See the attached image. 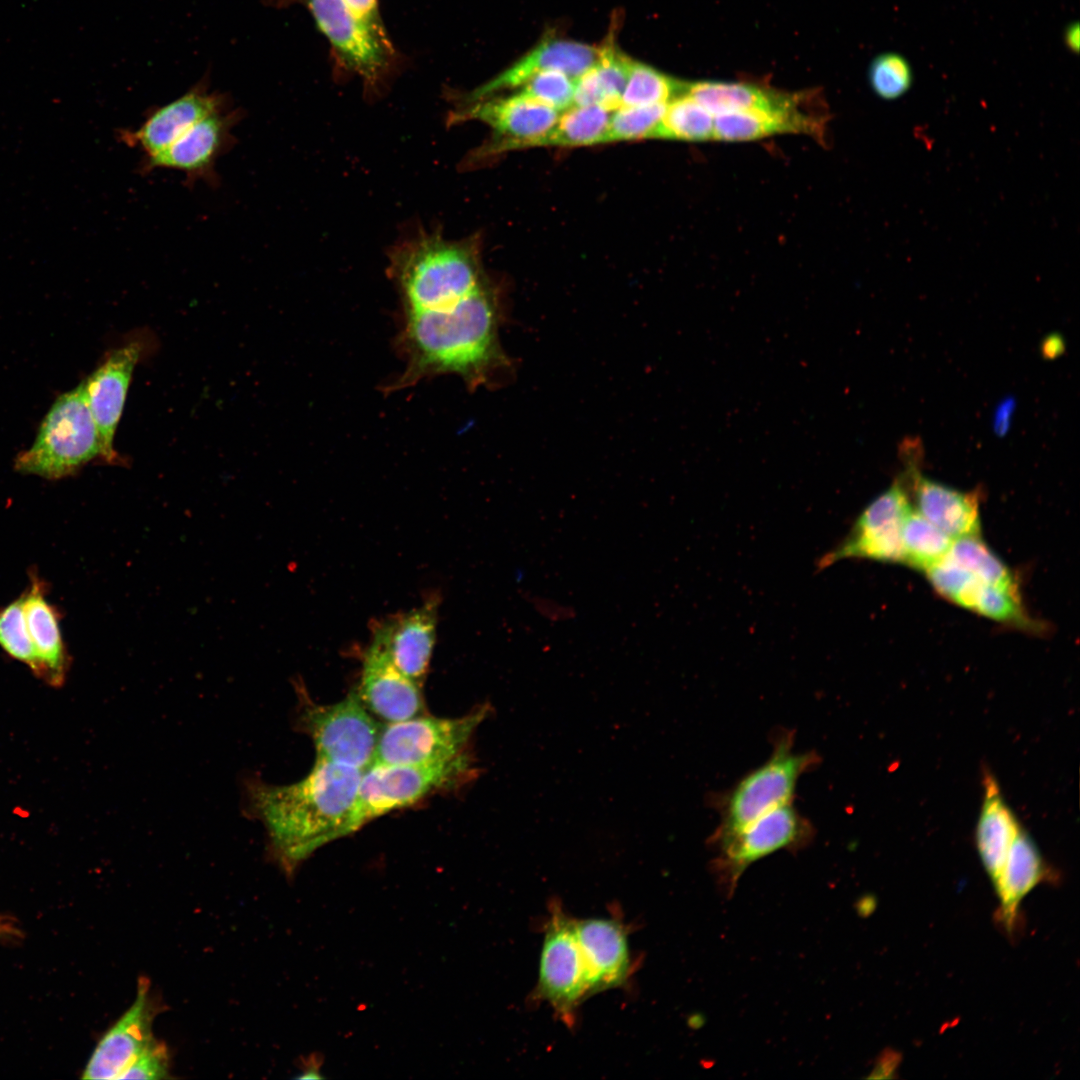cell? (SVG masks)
<instances>
[{"label": "cell", "instance_id": "6da1fadb", "mask_svg": "<svg viewBox=\"0 0 1080 1080\" xmlns=\"http://www.w3.org/2000/svg\"><path fill=\"white\" fill-rule=\"evenodd\" d=\"M498 322L497 295L488 280L449 308L403 312L396 345L405 366L385 391L444 374H456L471 387L486 383L505 361Z\"/></svg>", "mask_w": 1080, "mask_h": 1080}, {"label": "cell", "instance_id": "7a4b0ae2", "mask_svg": "<svg viewBox=\"0 0 1080 1080\" xmlns=\"http://www.w3.org/2000/svg\"><path fill=\"white\" fill-rule=\"evenodd\" d=\"M362 774L316 761L293 784L271 785L255 777L245 782L246 814L263 824L272 855L288 873L321 846L346 835Z\"/></svg>", "mask_w": 1080, "mask_h": 1080}, {"label": "cell", "instance_id": "3957f363", "mask_svg": "<svg viewBox=\"0 0 1080 1080\" xmlns=\"http://www.w3.org/2000/svg\"><path fill=\"white\" fill-rule=\"evenodd\" d=\"M387 273L399 291L403 312L449 308L478 289L484 277L479 240H448L419 231L391 249Z\"/></svg>", "mask_w": 1080, "mask_h": 1080}, {"label": "cell", "instance_id": "277c9868", "mask_svg": "<svg viewBox=\"0 0 1080 1080\" xmlns=\"http://www.w3.org/2000/svg\"><path fill=\"white\" fill-rule=\"evenodd\" d=\"M97 457H101L99 435L82 382L55 400L34 443L17 455L14 467L23 474L57 480Z\"/></svg>", "mask_w": 1080, "mask_h": 1080}, {"label": "cell", "instance_id": "5b68a950", "mask_svg": "<svg viewBox=\"0 0 1080 1080\" xmlns=\"http://www.w3.org/2000/svg\"><path fill=\"white\" fill-rule=\"evenodd\" d=\"M473 759L466 752L446 761L420 764L373 763L363 771L346 835L372 819L416 803L432 792L470 778Z\"/></svg>", "mask_w": 1080, "mask_h": 1080}, {"label": "cell", "instance_id": "8992f818", "mask_svg": "<svg viewBox=\"0 0 1080 1080\" xmlns=\"http://www.w3.org/2000/svg\"><path fill=\"white\" fill-rule=\"evenodd\" d=\"M819 761L815 752L794 749L791 732L778 735L769 758L723 796L720 823L712 840L734 834L762 815L792 803L800 777Z\"/></svg>", "mask_w": 1080, "mask_h": 1080}, {"label": "cell", "instance_id": "52a82bcc", "mask_svg": "<svg viewBox=\"0 0 1080 1080\" xmlns=\"http://www.w3.org/2000/svg\"><path fill=\"white\" fill-rule=\"evenodd\" d=\"M300 722L313 740L316 761L363 771L373 764L381 726L357 691L330 705L303 702Z\"/></svg>", "mask_w": 1080, "mask_h": 1080}, {"label": "cell", "instance_id": "ba28073f", "mask_svg": "<svg viewBox=\"0 0 1080 1080\" xmlns=\"http://www.w3.org/2000/svg\"><path fill=\"white\" fill-rule=\"evenodd\" d=\"M491 713L483 704L457 718L415 716L381 726L373 763L420 764L455 758Z\"/></svg>", "mask_w": 1080, "mask_h": 1080}, {"label": "cell", "instance_id": "9c48e42d", "mask_svg": "<svg viewBox=\"0 0 1080 1080\" xmlns=\"http://www.w3.org/2000/svg\"><path fill=\"white\" fill-rule=\"evenodd\" d=\"M807 818L792 805H782L757 818L738 832L712 840L713 868L730 894L739 877L753 862L779 850L799 849L812 839Z\"/></svg>", "mask_w": 1080, "mask_h": 1080}, {"label": "cell", "instance_id": "30bf717a", "mask_svg": "<svg viewBox=\"0 0 1080 1080\" xmlns=\"http://www.w3.org/2000/svg\"><path fill=\"white\" fill-rule=\"evenodd\" d=\"M319 31L328 39L343 65L369 88L384 78L394 56L385 30L368 24L342 0H305Z\"/></svg>", "mask_w": 1080, "mask_h": 1080}, {"label": "cell", "instance_id": "8fae6325", "mask_svg": "<svg viewBox=\"0 0 1080 1080\" xmlns=\"http://www.w3.org/2000/svg\"><path fill=\"white\" fill-rule=\"evenodd\" d=\"M536 994L566 1024L574 1023L576 1009L591 996L574 919L558 907L553 908L545 928Z\"/></svg>", "mask_w": 1080, "mask_h": 1080}, {"label": "cell", "instance_id": "7c38bea8", "mask_svg": "<svg viewBox=\"0 0 1080 1080\" xmlns=\"http://www.w3.org/2000/svg\"><path fill=\"white\" fill-rule=\"evenodd\" d=\"M912 506L903 477L877 496L858 516L847 536L817 563L825 569L844 559L902 562V526Z\"/></svg>", "mask_w": 1080, "mask_h": 1080}, {"label": "cell", "instance_id": "4fadbf2b", "mask_svg": "<svg viewBox=\"0 0 1080 1080\" xmlns=\"http://www.w3.org/2000/svg\"><path fill=\"white\" fill-rule=\"evenodd\" d=\"M559 112L519 92L508 97L488 96L462 102L449 117L450 124L464 120L486 123L493 135L473 156L483 159L506 150L536 146L557 122Z\"/></svg>", "mask_w": 1080, "mask_h": 1080}, {"label": "cell", "instance_id": "5bb4252c", "mask_svg": "<svg viewBox=\"0 0 1080 1080\" xmlns=\"http://www.w3.org/2000/svg\"><path fill=\"white\" fill-rule=\"evenodd\" d=\"M240 119L239 110L227 109L204 117L159 153L142 158L140 171L177 170L185 174L186 184L202 180L217 185L216 161L235 144L232 130Z\"/></svg>", "mask_w": 1080, "mask_h": 1080}, {"label": "cell", "instance_id": "9a60e30c", "mask_svg": "<svg viewBox=\"0 0 1080 1080\" xmlns=\"http://www.w3.org/2000/svg\"><path fill=\"white\" fill-rule=\"evenodd\" d=\"M159 1006L148 978L140 977L129 1009L106 1032L84 1070L83 1079L116 1080L156 1040L153 1022Z\"/></svg>", "mask_w": 1080, "mask_h": 1080}, {"label": "cell", "instance_id": "2e32d148", "mask_svg": "<svg viewBox=\"0 0 1080 1080\" xmlns=\"http://www.w3.org/2000/svg\"><path fill=\"white\" fill-rule=\"evenodd\" d=\"M143 344L133 339L113 349L83 381L86 400L98 430L101 458L109 464L119 462L114 436L134 368L144 350Z\"/></svg>", "mask_w": 1080, "mask_h": 1080}, {"label": "cell", "instance_id": "e0dca14e", "mask_svg": "<svg viewBox=\"0 0 1080 1080\" xmlns=\"http://www.w3.org/2000/svg\"><path fill=\"white\" fill-rule=\"evenodd\" d=\"M438 598L378 624L372 643L380 647L408 678L422 686L432 657L437 628Z\"/></svg>", "mask_w": 1080, "mask_h": 1080}, {"label": "cell", "instance_id": "ac0fdd59", "mask_svg": "<svg viewBox=\"0 0 1080 1080\" xmlns=\"http://www.w3.org/2000/svg\"><path fill=\"white\" fill-rule=\"evenodd\" d=\"M226 109L222 95L195 87L177 99L154 109L136 129L121 128L119 141L137 148L143 158L153 156L179 138L204 117Z\"/></svg>", "mask_w": 1080, "mask_h": 1080}, {"label": "cell", "instance_id": "d6986e66", "mask_svg": "<svg viewBox=\"0 0 1080 1080\" xmlns=\"http://www.w3.org/2000/svg\"><path fill=\"white\" fill-rule=\"evenodd\" d=\"M421 686L404 675L386 653L372 643L363 661L358 696L365 707L387 723L419 716Z\"/></svg>", "mask_w": 1080, "mask_h": 1080}, {"label": "cell", "instance_id": "ffe728a7", "mask_svg": "<svg viewBox=\"0 0 1080 1080\" xmlns=\"http://www.w3.org/2000/svg\"><path fill=\"white\" fill-rule=\"evenodd\" d=\"M576 938L587 972L590 995L623 985L630 972L624 926L615 919L574 920Z\"/></svg>", "mask_w": 1080, "mask_h": 1080}, {"label": "cell", "instance_id": "44dd1931", "mask_svg": "<svg viewBox=\"0 0 1080 1080\" xmlns=\"http://www.w3.org/2000/svg\"><path fill=\"white\" fill-rule=\"evenodd\" d=\"M598 48L564 39H546L495 78L481 85L463 98V102L476 101L494 93L516 88L535 74L560 71L576 79L597 62Z\"/></svg>", "mask_w": 1080, "mask_h": 1080}, {"label": "cell", "instance_id": "7402d4cb", "mask_svg": "<svg viewBox=\"0 0 1080 1080\" xmlns=\"http://www.w3.org/2000/svg\"><path fill=\"white\" fill-rule=\"evenodd\" d=\"M904 478L917 511L952 540L979 535V495L962 492L923 476L910 456Z\"/></svg>", "mask_w": 1080, "mask_h": 1080}, {"label": "cell", "instance_id": "603a6c76", "mask_svg": "<svg viewBox=\"0 0 1080 1080\" xmlns=\"http://www.w3.org/2000/svg\"><path fill=\"white\" fill-rule=\"evenodd\" d=\"M825 119L808 106L786 112L730 111L714 116L713 140L750 141L785 133L822 137Z\"/></svg>", "mask_w": 1080, "mask_h": 1080}, {"label": "cell", "instance_id": "cb8c5ba5", "mask_svg": "<svg viewBox=\"0 0 1080 1080\" xmlns=\"http://www.w3.org/2000/svg\"><path fill=\"white\" fill-rule=\"evenodd\" d=\"M685 94L714 116L730 111L786 112L811 103L808 94H785L748 83L702 81L686 83Z\"/></svg>", "mask_w": 1080, "mask_h": 1080}, {"label": "cell", "instance_id": "d4e9b609", "mask_svg": "<svg viewBox=\"0 0 1080 1080\" xmlns=\"http://www.w3.org/2000/svg\"><path fill=\"white\" fill-rule=\"evenodd\" d=\"M28 632L39 664L38 675L58 685L64 679L67 665L56 608L45 596L43 583L33 576L29 589L22 595Z\"/></svg>", "mask_w": 1080, "mask_h": 1080}, {"label": "cell", "instance_id": "484cf974", "mask_svg": "<svg viewBox=\"0 0 1080 1080\" xmlns=\"http://www.w3.org/2000/svg\"><path fill=\"white\" fill-rule=\"evenodd\" d=\"M984 799L976 827V845L993 885L997 882L1008 852L1023 828L1005 802L997 781L984 778Z\"/></svg>", "mask_w": 1080, "mask_h": 1080}, {"label": "cell", "instance_id": "4316f807", "mask_svg": "<svg viewBox=\"0 0 1080 1080\" xmlns=\"http://www.w3.org/2000/svg\"><path fill=\"white\" fill-rule=\"evenodd\" d=\"M1047 873L1035 842L1022 828L1006 857L1001 874L994 884L1000 898L1001 920L1011 931L1021 900Z\"/></svg>", "mask_w": 1080, "mask_h": 1080}, {"label": "cell", "instance_id": "83f0119b", "mask_svg": "<svg viewBox=\"0 0 1080 1080\" xmlns=\"http://www.w3.org/2000/svg\"><path fill=\"white\" fill-rule=\"evenodd\" d=\"M611 111L599 105L572 106L536 146H587L606 143Z\"/></svg>", "mask_w": 1080, "mask_h": 1080}, {"label": "cell", "instance_id": "f1b7e54d", "mask_svg": "<svg viewBox=\"0 0 1080 1080\" xmlns=\"http://www.w3.org/2000/svg\"><path fill=\"white\" fill-rule=\"evenodd\" d=\"M902 563L926 570L949 552L952 539L911 508L902 526Z\"/></svg>", "mask_w": 1080, "mask_h": 1080}, {"label": "cell", "instance_id": "f546056e", "mask_svg": "<svg viewBox=\"0 0 1080 1080\" xmlns=\"http://www.w3.org/2000/svg\"><path fill=\"white\" fill-rule=\"evenodd\" d=\"M714 115L687 94L666 104L655 138L702 142L713 139Z\"/></svg>", "mask_w": 1080, "mask_h": 1080}, {"label": "cell", "instance_id": "4dcf8cb0", "mask_svg": "<svg viewBox=\"0 0 1080 1080\" xmlns=\"http://www.w3.org/2000/svg\"><path fill=\"white\" fill-rule=\"evenodd\" d=\"M954 562L987 585L1019 592L1008 567L988 548L979 535L954 539L948 552Z\"/></svg>", "mask_w": 1080, "mask_h": 1080}, {"label": "cell", "instance_id": "1f68e13d", "mask_svg": "<svg viewBox=\"0 0 1080 1080\" xmlns=\"http://www.w3.org/2000/svg\"><path fill=\"white\" fill-rule=\"evenodd\" d=\"M685 84L633 60L620 107L666 104L684 94Z\"/></svg>", "mask_w": 1080, "mask_h": 1080}, {"label": "cell", "instance_id": "d6a6232c", "mask_svg": "<svg viewBox=\"0 0 1080 1080\" xmlns=\"http://www.w3.org/2000/svg\"><path fill=\"white\" fill-rule=\"evenodd\" d=\"M633 59L626 56L613 38L598 48L597 62L593 66L600 94V106L613 112L621 105Z\"/></svg>", "mask_w": 1080, "mask_h": 1080}, {"label": "cell", "instance_id": "836d02e7", "mask_svg": "<svg viewBox=\"0 0 1080 1080\" xmlns=\"http://www.w3.org/2000/svg\"><path fill=\"white\" fill-rule=\"evenodd\" d=\"M935 590L963 608H972L982 581L948 555L925 570Z\"/></svg>", "mask_w": 1080, "mask_h": 1080}, {"label": "cell", "instance_id": "e575fe53", "mask_svg": "<svg viewBox=\"0 0 1080 1080\" xmlns=\"http://www.w3.org/2000/svg\"><path fill=\"white\" fill-rule=\"evenodd\" d=\"M666 104L622 106L614 110L606 143L655 138Z\"/></svg>", "mask_w": 1080, "mask_h": 1080}, {"label": "cell", "instance_id": "d590c367", "mask_svg": "<svg viewBox=\"0 0 1080 1080\" xmlns=\"http://www.w3.org/2000/svg\"><path fill=\"white\" fill-rule=\"evenodd\" d=\"M972 610L1002 624L1024 630L1039 629V624L1026 613L1019 592L983 584Z\"/></svg>", "mask_w": 1080, "mask_h": 1080}, {"label": "cell", "instance_id": "8d00e7d4", "mask_svg": "<svg viewBox=\"0 0 1080 1080\" xmlns=\"http://www.w3.org/2000/svg\"><path fill=\"white\" fill-rule=\"evenodd\" d=\"M0 646L13 658L39 673V664L28 632L22 596L0 609Z\"/></svg>", "mask_w": 1080, "mask_h": 1080}, {"label": "cell", "instance_id": "74e56055", "mask_svg": "<svg viewBox=\"0 0 1080 1080\" xmlns=\"http://www.w3.org/2000/svg\"><path fill=\"white\" fill-rule=\"evenodd\" d=\"M868 77L874 93L884 100L902 97L913 81L912 69L907 59L893 52L877 56L870 65Z\"/></svg>", "mask_w": 1080, "mask_h": 1080}, {"label": "cell", "instance_id": "f35d334b", "mask_svg": "<svg viewBox=\"0 0 1080 1080\" xmlns=\"http://www.w3.org/2000/svg\"><path fill=\"white\" fill-rule=\"evenodd\" d=\"M522 86L520 94L558 112L573 106L574 79L560 71L539 72Z\"/></svg>", "mask_w": 1080, "mask_h": 1080}, {"label": "cell", "instance_id": "ab89813d", "mask_svg": "<svg viewBox=\"0 0 1080 1080\" xmlns=\"http://www.w3.org/2000/svg\"><path fill=\"white\" fill-rule=\"evenodd\" d=\"M170 1055L157 1039L124 1071L120 1079L160 1080L169 1077Z\"/></svg>", "mask_w": 1080, "mask_h": 1080}, {"label": "cell", "instance_id": "60d3db41", "mask_svg": "<svg viewBox=\"0 0 1080 1080\" xmlns=\"http://www.w3.org/2000/svg\"><path fill=\"white\" fill-rule=\"evenodd\" d=\"M526 601L539 616L551 623L568 622L577 615L574 607L547 596L527 593Z\"/></svg>", "mask_w": 1080, "mask_h": 1080}, {"label": "cell", "instance_id": "b9f144b4", "mask_svg": "<svg viewBox=\"0 0 1080 1080\" xmlns=\"http://www.w3.org/2000/svg\"><path fill=\"white\" fill-rule=\"evenodd\" d=\"M357 16L373 27L385 30L382 24L378 0H342Z\"/></svg>", "mask_w": 1080, "mask_h": 1080}, {"label": "cell", "instance_id": "7bdbcfd3", "mask_svg": "<svg viewBox=\"0 0 1080 1080\" xmlns=\"http://www.w3.org/2000/svg\"><path fill=\"white\" fill-rule=\"evenodd\" d=\"M1064 41L1066 46L1072 51L1077 52L1079 49V25L1078 23L1070 24L1064 33Z\"/></svg>", "mask_w": 1080, "mask_h": 1080}, {"label": "cell", "instance_id": "ee69618b", "mask_svg": "<svg viewBox=\"0 0 1080 1080\" xmlns=\"http://www.w3.org/2000/svg\"><path fill=\"white\" fill-rule=\"evenodd\" d=\"M1062 350V341L1059 337H1049L1044 343V352L1048 357L1057 355Z\"/></svg>", "mask_w": 1080, "mask_h": 1080}]
</instances>
